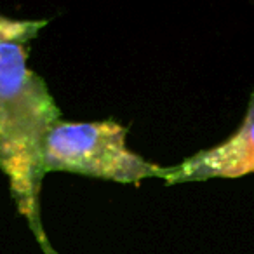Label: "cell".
Segmentation results:
<instances>
[{
	"mask_svg": "<svg viewBox=\"0 0 254 254\" xmlns=\"http://www.w3.org/2000/svg\"><path fill=\"white\" fill-rule=\"evenodd\" d=\"M28 49L0 46V169L44 254H58L40 219V187L46 176V146L61 110L46 80L26 64Z\"/></svg>",
	"mask_w": 254,
	"mask_h": 254,
	"instance_id": "1",
	"label": "cell"
},
{
	"mask_svg": "<svg viewBox=\"0 0 254 254\" xmlns=\"http://www.w3.org/2000/svg\"><path fill=\"white\" fill-rule=\"evenodd\" d=\"M127 129L113 120L60 122L46 146V174L53 171L84 174L115 183L138 185L166 176V167L152 164L127 148Z\"/></svg>",
	"mask_w": 254,
	"mask_h": 254,
	"instance_id": "2",
	"label": "cell"
},
{
	"mask_svg": "<svg viewBox=\"0 0 254 254\" xmlns=\"http://www.w3.org/2000/svg\"><path fill=\"white\" fill-rule=\"evenodd\" d=\"M254 173V91L242 124L219 145L200 150L178 166L166 167V185L207 181L212 178H242Z\"/></svg>",
	"mask_w": 254,
	"mask_h": 254,
	"instance_id": "3",
	"label": "cell"
},
{
	"mask_svg": "<svg viewBox=\"0 0 254 254\" xmlns=\"http://www.w3.org/2000/svg\"><path fill=\"white\" fill-rule=\"evenodd\" d=\"M47 23H49L47 19H11L0 14V46L4 44L25 46L39 35Z\"/></svg>",
	"mask_w": 254,
	"mask_h": 254,
	"instance_id": "4",
	"label": "cell"
}]
</instances>
